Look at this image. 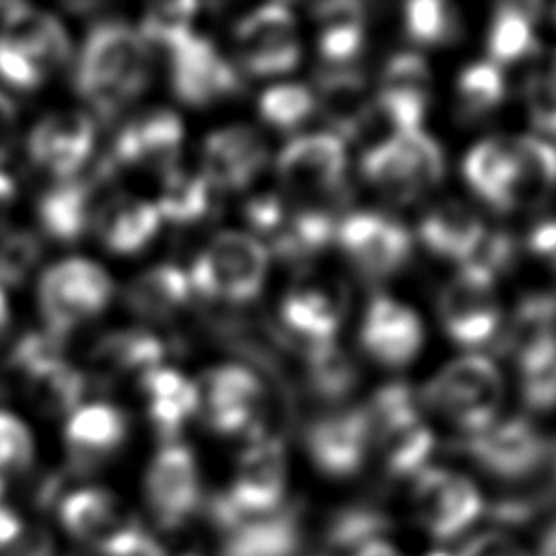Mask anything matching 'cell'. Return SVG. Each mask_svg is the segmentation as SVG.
Listing matches in <instances>:
<instances>
[{"label": "cell", "mask_w": 556, "mask_h": 556, "mask_svg": "<svg viewBox=\"0 0 556 556\" xmlns=\"http://www.w3.org/2000/svg\"><path fill=\"white\" fill-rule=\"evenodd\" d=\"M458 556H530L502 532H482L467 541Z\"/></svg>", "instance_id": "cell-55"}, {"label": "cell", "mask_w": 556, "mask_h": 556, "mask_svg": "<svg viewBox=\"0 0 556 556\" xmlns=\"http://www.w3.org/2000/svg\"><path fill=\"white\" fill-rule=\"evenodd\" d=\"M185 128L172 111H152L128 122L113 146L111 165H132L159 174L176 167L182 148Z\"/></svg>", "instance_id": "cell-19"}, {"label": "cell", "mask_w": 556, "mask_h": 556, "mask_svg": "<svg viewBox=\"0 0 556 556\" xmlns=\"http://www.w3.org/2000/svg\"><path fill=\"white\" fill-rule=\"evenodd\" d=\"M384 526V519L365 508H352L341 513L332 523H330V541L337 545H356V543H367L378 539L380 530Z\"/></svg>", "instance_id": "cell-52"}, {"label": "cell", "mask_w": 556, "mask_h": 556, "mask_svg": "<svg viewBox=\"0 0 556 556\" xmlns=\"http://www.w3.org/2000/svg\"><path fill=\"white\" fill-rule=\"evenodd\" d=\"M348 293L337 280L313 276L298 282L282 300L280 317L285 328L304 345L332 341L343 315Z\"/></svg>", "instance_id": "cell-20"}, {"label": "cell", "mask_w": 556, "mask_h": 556, "mask_svg": "<svg viewBox=\"0 0 556 556\" xmlns=\"http://www.w3.org/2000/svg\"><path fill=\"white\" fill-rule=\"evenodd\" d=\"M7 324H9V304H7V298H4V293L0 289V334L4 332Z\"/></svg>", "instance_id": "cell-63"}, {"label": "cell", "mask_w": 556, "mask_h": 556, "mask_svg": "<svg viewBox=\"0 0 556 556\" xmlns=\"http://www.w3.org/2000/svg\"><path fill=\"white\" fill-rule=\"evenodd\" d=\"M304 363L308 387L324 400H343L356 387V365L334 341L304 345Z\"/></svg>", "instance_id": "cell-40"}, {"label": "cell", "mask_w": 556, "mask_h": 556, "mask_svg": "<svg viewBox=\"0 0 556 556\" xmlns=\"http://www.w3.org/2000/svg\"><path fill=\"white\" fill-rule=\"evenodd\" d=\"M13 195H15V187H13L11 178L0 174V226L4 224V217H7V211L13 202Z\"/></svg>", "instance_id": "cell-60"}, {"label": "cell", "mask_w": 556, "mask_h": 556, "mask_svg": "<svg viewBox=\"0 0 556 556\" xmlns=\"http://www.w3.org/2000/svg\"><path fill=\"white\" fill-rule=\"evenodd\" d=\"M541 9L534 2H502L495 7L486 39L491 63L497 67L510 65L536 50L532 26Z\"/></svg>", "instance_id": "cell-36"}, {"label": "cell", "mask_w": 556, "mask_h": 556, "mask_svg": "<svg viewBox=\"0 0 556 556\" xmlns=\"http://www.w3.org/2000/svg\"><path fill=\"white\" fill-rule=\"evenodd\" d=\"M200 391L202 417L217 434H239L254 430L263 421L265 387L252 369L243 365H222L213 369Z\"/></svg>", "instance_id": "cell-14"}, {"label": "cell", "mask_w": 556, "mask_h": 556, "mask_svg": "<svg viewBox=\"0 0 556 556\" xmlns=\"http://www.w3.org/2000/svg\"><path fill=\"white\" fill-rule=\"evenodd\" d=\"M128 424L111 404H87L72 413L65 426V445L76 469H91L111 458L126 441Z\"/></svg>", "instance_id": "cell-25"}, {"label": "cell", "mask_w": 556, "mask_h": 556, "mask_svg": "<svg viewBox=\"0 0 556 556\" xmlns=\"http://www.w3.org/2000/svg\"><path fill=\"white\" fill-rule=\"evenodd\" d=\"M313 17L319 26V52L328 63L345 65L361 52L365 17L358 2H321L313 7Z\"/></svg>", "instance_id": "cell-35"}, {"label": "cell", "mask_w": 556, "mask_h": 556, "mask_svg": "<svg viewBox=\"0 0 556 556\" xmlns=\"http://www.w3.org/2000/svg\"><path fill=\"white\" fill-rule=\"evenodd\" d=\"M150 78L143 37L124 22H100L83 43L76 65L78 93L104 117L137 98Z\"/></svg>", "instance_id": "cell-1"}, {"label": "cell", "mask_w": 556, "mask_h": 556, "mask_svg": "<svg viewBox=\"0 0 556 556\" xmlns=\"http://www.w3.org/2000/svg\"><path fill=\"white\" fill-rule=\"evenodd\" d=\"M369 447L371 430L363 406L317 417L306 430V452L326 476H352L361 469Z\"/></svg>", "instance_id": "cell-17"}, {"label": "cell", "mask_w": 556, "mask_h": 556, "mask_svg": "<svg viewBox=\"0 0 556 556\" xmlns=\"http://www.w3.org/2000/svg\"><path fill=\"white\" fill-rule=\"evenodd\" d=\"M111 295L109 274L87 258L61 261L39 280V308L48 332L56 337L100 315Z\"/></svg>", "instance_id": "cell-8"}, {"label": "cell", "mask_w": 556, "mask_h": 556, "mask_svg": "<svg viewBox=\"0 0 556 556\" xmlns=\"http://www.w3.org/2000/svg\"><path fill=\"white\" fill-rule=\"evenodd\" d=\"M549 15H552V20H554V24H556V4L549 7Z\"/></svg>", "instance_id": "cell-64"}, {"label": "cell", "mask_w": 556, "mask_h": 556, "mask_svg": "<svg viewBox=\"0 0 556 556\" xmlns=\"http://www.w3.org/2000/svg\"><path fill=\"white\" fill-rule=\"evenodd\" d=\"M148 397V415L161 437L172 439L200 406L198 384L176 369L156 367L141 378Z\"/></svg>", "instance_id": "cell-31"}, {"label": "cell", "mask_w": 556, "mask_h": 556, "mask_svg": "<svg viewBox=\"0 0 556 556\" xmlns=\"http://www.w3.org/2000/svg\"><path fill=\"white\" fill-rule=\"evenodd\" d=\"M93 122L85 113L63 111L43 117L30 132V159L59 180L80 172L93 148Z\"/></svg>", "instance_id": "cell-22"}, {"label": "cell", "mask_w": 556, "mask_h": 556, "mask_svg": "<svg viewBox=\"0 0 556 556\" xmlns=\"http://www.w3.org/2000/svg\"><path fill=\"white\" fill-rule=\"evenodd\" d=\"M463 450L482 469L506 480H521L543 469L552 443L526 417H506L480 432L467 434Z\"/></svg>", "instance_id": "cell-10"}, {"label": "cell", "mask_w": 556, "mask_h": 556, "mask_svg": "<svg viewBox=\"0 0 556 556\" xmlns=\"http://www.w3.org/2000/svg\"><path fill=\"white\" fill-rule=\"evenodd\" d=\"M484 230L480 215L467 204L458 200H443L424 215L419 224V239L432 254L463 265Z\"/></svg>", "instance_id": "cell-29"}, {"label": "cell", "mask_w": 556, "mask_h": 556, "mask_svg": "<svg viewBox=\"0 0 556 556\" xmlns=\"http://www.w3.org/2000/svg\"><path fill=\"white\" fill-rule=\"evenodd\" d=\"M287 489V458L274 437L256 439L239 458L230 489L211 504L213 519L226 530L241 519L282 508Z\"/></svg>", "instance_id": "cell-7"}, {"label": "cell", "mask_w": 556, "mask_h": 556, "mask_svg": "<svg viewBox=\"0 0 556 556\" xmlns=\"http://www.w3.org/2000/svg\"><path fill=\"white\" fill-rule=\"evenodd\" d=\"M24 380L28 384V395L33 404L46 415H61L74 410L85 389L80 371L63 358H54L30 369L28 374H24Z\"/></svg>", "instance_id": "cell-38"}, {"label": "cell", "mask_w": 556, "mask_h": 556, "mask_svg": "<svg viewBox=\"0 0 556 556\" xmlns=\"http://www.w3.org/2000/svg\"><path fill=\"white\" fill-rule=\"evenodd\" d=\"M24 526L26 521L15 510L0 504V552H4L22 534Z\"/></svg>", "instance_id": "cell-58"}, {"label": "cell", "mask_w": 556, "mask_h": 556, "mask_svg": "<svg viewBox=\"0 0 556 556\" xmlns=\"http://www.w3.org/2000/svg\"><path fill=\"white\" fill-rule=\"evenodd\" d=\"M159 224L161 215L154 204L126 195L104 200L93 219L100 241L117 254L143 250L156 235Z\"/></svg>", "instance_id": "cell-28"}, {"label": "cell", "mask_w": 556, "mask_h": 556, "mask_svg": "<svg viewBox=\"0 0 556 556\" xmlns=\"http://www.w3.org/2000/svg\"><path fill=\"white\" fill-rule=\"evenodd\" d=\"M235 35L239 61L250 74H285L300 61L295 20L285 4H265L252 11L239 22Z\"/></svg>", "instance_id": "cell-15"}, {"label": "cell", "mask_w": 556, "mask_h": 556, "mask_svg": "<svg viewBox=\"0 0 556 556\" xmlns=\"http://www.w3.org/2000/svg\"><path fill=\"white\" fill-rule=\"evenodd\" d=\"M395 143L400 146L421 193L437 187L443 180L445 174V161L439 143L428 137L421 128L406 130L395 137Z\"/></svg>", "instance_id": "cell-47"}, {"label": "cell", "mask_w": 556, "mask_h": 556, "mask_svg": "<svg viewBox=\"0 0 556 556\" xmlns=\"http://www.w3.org/2000/svg\"><path fill=\"white\" fill-rule=\"evenodd\" d=\"M313 109L315 93L298 83L274 85L267 91H263L258 100V111L263 119L278 130L298 128L313 113Z\"/></svg>", "instance_id": "cell-45"}, {"label": "cell", "mask_w": 556, "mask_h": 556, "mask_svg": "<svg viewBox=\"0 0 556 556\" xmlns=\"http://www.w3.org/2000/svg\"><path fill=\"white\" fill-rule=\"evenodd\" d=\"M165 345L148 330H122L100 341L96 361L109 376L139 374L141 378L161 367Z\"/></svg>", "instance_id": "cell-37"}, {"label": "cell", "mask_w": 556, "mask_h": 556, "mask_svg": "<svg viewBox=\"0 0 556 556\" xmlns=\"http://www.w3.org/2000/svg\"><path fill=\"white\" fill-rule=\"evenodd\" d=\"M365 408L371 445L393 476H410L426 469L434 447V437L421 417L413 389L404 382L384 384Z\"/></svg>", "instance_id": "cell-4"}, {"label": "cell", "mask_w": 556, "mask_h": 556, "mask_svg": "<svg viewBox=\"0 0 556 556\" xmlns=\"http://www.w3.org/2000/svg\"><path fill=\"white\" fill-rule=\"evenodd\" d=\"M424 343V330L413 308L389 295H374L367 304L361 345L363 350L387 367L408 365Z\"/></svg>", "instance_id": "cell-21"}, {"label": "cell", "mask_w": 556, "mask_h": 556, "mask_svg": "<svg viewBox=\"0 0 556 556\" xmlns=\"http://www.w3.org/2000/svg\"><path fill=\"white\" fill-rule=\"evenodd\" d=\"M0 78L17 89H37L67 61L70 41L56 17L26 4H2Z\"/></svg>", "instance_id": "cell-3"}, {"label": "cell", "mask_w": 556, "mask_h": 556, "mask_svg": "<svg viewBox=\"0 0 556 556\" xmlns=\"http://www.w3.org/2000/svg\"><path fill=\"white\" fill-rule=\"evenodd\" d=\"M361 172L393 204H408L421 195V189L395 139L365 150Z\"/></svg>", "instance_id": "cell-39"}, {"label": "cell", "mask_w": 556, "mask_h": 556, "mask_svg": "<svg viewBox=\"0 0 556 556\" xmlns=\"http://www.w3.org/2000/svg\"><path fill=\"white\" fill-rule=\"evenodd\" d=\"M513 261H515L513 237H508L506 232L484 230V235L480 237V241L476 243L471 254L465 258L463 267L480 269L493 278L497 271L508 269Z\"/></svg>", "instance_id": "cell-50"}, {"label": "cell", "mask_w": 556, "mask_h": 556, "mask_svg": "<svg viewBox=\"0 0 556 556\" xmlns=\"http://www.w3.org/2000/svg\"><path fill=\"white\" fill-rule=\"evenodd\" d=\"M430 70L417 52L393 54L380 76L378 96L397 104L424 109L430 102Z\"/></svg>", "instance_id": "cell-41"}, {"label": "cell", "mask_w": 556, "mask_h": 556, "mask_svg": "<svg viewBox=\"0 0 556 556\" xmlns=\"http://www.w3.org/2000/svg\"><path fill=\"white\" fill-rule=\"evenodd\" d=\"M502 350L519 369L556 356V298H526L502 334Z\"/></svg>", "instance_id": "cell-26"}, {"label": "cell", "mask_w": 556, "mask_h": 556, "mask_svg": "<svg viewBox=\"0 0 556 556\" xmlns=\"http://www.w3.org/2000/svg\"><path fill=\"white\" fill-rule=\"evenodd\" d=\"M15 124H17V113L13 102L0 91V163L9 156L15 139Z\"/></svg>", "instance_id": "cell-56"}, {"label": "cell", "mask_w": 556, "mask_h": 556, "mask_svg": "<svg viewBox=\"0 0 556 556\" xmlns=\"http://www.w3.org/2000/svg\"><path fill=\"white\" fill-rule=\"evenodd\" d=\"M413 502L421 526L434 539L458 536L482 513V495L476 484L441 467H426L417 473Z\"/></svg>", "instance_id": "cell-13"}, {"label": "cell", "mask_w": 556, "mask_h": 556, "mask_svg": "<svg viewBox=\"0 0 556 556\" xmlns=\"http://www.w3.org/2000/svg\"><path fill=\"white\" fill-rule=\"evenodd\" d=\"M439 317L458 345L480 348L491 341L502 319L493 278L480 269L460 267L439 295Z\"/></svg>", "instance_id": "cell-12"}, {"label": "cell", "mask_w": 556, "mask_h": 556, "mask_svg": "<svg viewBox=\"0 0 556 556\" xmlns=\"http://www.w3.org/2000/svg\"><path fill=\"white\" fill-rule=\"evenodd\" d=\"M267 250L245 232L217 235L193 261L189 282L208 300L245 304L265 282Z\"/></svg>", "instance_id": "cell-6"}, {"label": "cell", "mask_w": 556, "mask_h": 556, "mask_svg": "<svg viewBox=\"0 0 556 556\" xmlns=\"http://www.w3.org/2000/svg\"><path fill=\"white\" fill-rule=\"evenodd\" d=\"M334 239L350 263L374 280L400 271L413 252V239L402 224L369 211L345 215L337 226Z\"/></svg>", "instance_id": "cell-11"}, {"label": "cell", "mask_w": 556, "mask_h": 556, "mask_svg": "<svg viewBox=\"0 0 556 556\" xmlns=\"http://www.w3.org/2000/svg\"><path fill=\"white\" fill-rule=\"evenodd\" d=\"M198 4L195 2H172V4H152L141 20L143 41H154L174 50L187 37H191V22Z\"/></svg>", "instance_id": "cell-46"}, {"label": "cell", "mask_w": 556, "mask_h": 556, "mask_svg": "<svg viewBox=\"0 0 556 556\" xmlns=\"http://www.w3.org/2000/svg\"><path fill=\"white\" fill-rule=\"evenodd\" d=\"M174 93L191 106H208L239 89L237 70L202 37H187L169 50Z\"/></svg>", "instance_id": "cell-18"}, {"label": "cell", "mask_w": 556, "mask_h": 556, "mask_svg": "<svg viewBox=\"0 0 556 556\" xmlns=\"http://www.w3.org/2000/svg\"><path fill=\"white\" fill-rule=\"evenodd\" d=\"M143 491L154 521L165 530L180 528L200 504V473L191 450L167 443L152 458Z\"/></svg>", "instance_id": "cell-16"}, {"label": "cell", "mask_w": 556, "mask_h": 556, "mask_svg": "<svg viewBox=\"0 0 556 556\" xmlns=\"http://www.w3.org/2000/svg\"><path fill=\"white\" fill-rule=\"evenodd\" d=\"M111 172L113 165L104 161L93 176H72L48 189L37 204V217L43 230L56 241H76L89 226H93L102 206V202H98V189Z\"/></svg>", "instance_id": "cell-23"}, {"label": "cell", "mask_w": 556, "mask_h": 556, "mask_svg": "<svg viewBox=\"0 0 556 556\" xmlns=\"http://www.w3.org/2000/svg\"><path fill=\"white\" fill-rule=\"evenodd\" d=\"M54 552L52 534L41 526L26 523L22 534L0 556H54Z\"/></svg>", "instance_id": "cell-54"}, {"label": "cell", "mask_w": 556, "mask_h": 556, "mask_svg": "<svg viewBox=\"0 0 556 556\" xmlns=\"http://www.w3.org/2000/svg\"><path fill=\"white\" fill-rule=\"evenodd\" d=\"M191 293L189 276L176 265H156L139 274L126 289V304L139 317L165 321L178 313Z\"/></svg>", "instance_id": "cell-34"}, {"label": "cell", "mask_w": 556, "mask_h": 556, "mask_svg": "<svg viewBox=\"0 0 556 556\" xmlns=\"http://www.w3.org/2000/svg\"><path fill=\"white\" fill-rule=\"evenodd\" d=\"M263 139L245 126H230L208 135L204 143V178L219 189L245 187L265 165Z\"/></svg>", "instance_id": "cell-24"}, {"label": "cell", "mask_w": 556, "mask_h": 556, "mask_svg": "<svg viewBox=\"0 0 556 556\" xmlns=\"http://www.w3.org/2000/svg\"><path fill=\"white\" fill-rule=\"evenodd\" d=\"M345 148L337 135H304L285 146L278 156V178L293 202L339 204L343 187Z\"/></svg>", "instance_id": "cell-9"}, {"label": "cell", "mask_w": 556, "mask_h": 556, "mask_svg": "<svg viewBox=\"0 0 556 556\" xmlns=\"http://www.w3.org/2000/svg\"><path fill=\"white\" fill-rule=\"evenodd\" d=\"M65 532L98 556H163L124 502L106 489L83 486L59 504Z\"/></svg>", "instance_id": "cell-2"}, {"label": "cell", "mask_w": 556, "mask_h": 556, "mask_svg": "<svg viewBox=\"0 0 556 556\" xmlns=\"http://www.w3.org/2000/svg\"><path fill=\"white\" fill-rule=\"evenodd\" d=\"M39 239L30 232H11L0 241V285H20L39 261Z\"/></svg>", "instance_id": "cell-49"}, {"label": "cell", "mask_w": 556, "mask_h": 556, "mask_svg": "<svg viewBox=\"0 0 556 556\" xmlns=\"http://www.w3.org/2000/svg\"><path fill=\"white\" fill-rule=\"evenodd\" d=\"M354 556H402L393 545H389L387 541H380V539H374V541H367L363 543Z\"/></svg>", "instance_id": "cell-59"}, {"label": "cell", "mask_w": 556, "mask_h": 556, "mask_svg": "<svg viewBox=\"0 0 556 556\" xmlns=\"http://www.w3.org/2000/svg\"><path fill=\"white\" fill-rule=\"evenodd\" d=\"M30 460L33 439L28 428L15 415L0 410V497L30 467Z\"/></svg>", "instance_id": "cell-48"}, {"label": "cell", "mask_w": 556, "mask_h": 556, "mask_svg": "<svg viewBox=\"0 0 556 556\" xmlns=\"http://www.w3.org/2000/svg\"><path fill=\"white\" fill-rule=\"evenodd\" d=\"M521 397L534 410H549L556 406V356L519 369Z\"/></svg>", "instance_id": "cell-51"}, {"label": "cell", "mask_w": 556, "mask_h": 556, "mask_svg": "<svg viewBox=\"0 0 556 556\" xmlns=\"http://www.w3.org/2000/svg\"><path fill=\"white\" fill-rule=\"evenodd\" d=\"M159 215L172 224H193L208 208V180L200 172L174 167L163 176V189L159 198Z\"/></svg>", "instance_id": "cell-42"}, {"label": "cell", "mask_w": 556, "mask_h": 556, "mask_svg": "<svg viewBox=\"0 0 556 556\" xmlns=\"http://www.w3.org/2000/svg\"><path fill=\"white\" fill-rule=\"evenodd\" d=\"M530 248L556 265V219L539 224L530 235Z\"/></svg>", "instance_id": "cell-57"}, {"label": "cell", "mask_w": 556, "mask_h": 556, "mask_svg": "<svg viewBox=\"0 0 556 556\" xmlns=\"http://www.w3.org/2000/svg\"><path fill=\"white\" fill-rule=\"evenodd\" d=\"M506 93L502 67L491 61H476L458 74L456 104L463 119H476L495 111Z\"/></svg>", "instance_id": "cell-43"}, {"label": "cell", "mask_w": 556, "mask_h": 556, "mask_svg": "<svg viewBox=\"0 0 556 556\" xmlns=\"http://www.w3.org/2000/svg\"><path fill=\"white\" fill-rule=\"evenodd\" d=\"M300 547V521L289 508L248 517L226 528L219 556H293Z\"/></svg>", "instance_id": "cell-27"}, {"label": "cell", "mask_w": 556, "mask_h": 556, "mask_svg": "<svg viewBox=\"0 0 556 556\" xmlns=\"http://www.w3.org/2000/svg\"><path fill=\"white\" fill-rule=\"evenodd\" d=\"M404 30L421 46H443L458 39L460 17L445 2L413 0L404 7Z\"/></svg>", "instance_id": "cell-44"}, {"label": "cell", "mask_w": 556, "mask_h": 556, "mask_svg": "<svg viewBox=\"0 0 556 556\" xmlns=\"http://www.w3.org/2000/svg\"><path fill=\"white\" fill-rule=\"evenodd\" d=\"M369 102L371 98L367 96V83L358 70L332 65L319 74L315 104L339 139H354Z\"/></svg>", "instance_id": "cell-30"}, {"label": "cell", "mask_w": 556, "mask_h": 556, "mask_svg": "<svg viewBox=\"0 0 556 556\" xmlns=\"http://www.w3.org/2000/svg\"><path fill=\"white\" fill-rule=\"evenodd\" d=\"M539 72H541L543 78L556 89V50L545 59V63L539 67Z\"/></svg>", "instance_id": "cell-61"}, {"label": "cell", "mask_w": 556, "mask_h": 556, "mask_svg": "<svg viewBox=\"0 0 556 556\" xmlns=\"http://www.w3.org/2000/svg\"><path fill=\"white\" fill-rule=\"evenodd\" d=\"M515 159L513 208L543 206L556 189V148L539 137L510 141Z\"/></svg>", "instance_id": "cell-33"}, {"label": "cell", "mask_w": 556, "mask_h": 556, "mask_svg": "<svg viewBox=\"0 0 556 556\" xmlns=\"http://www.w3.org/2000/svg\"><path fill=\"white\" fill-rule=\"evenodd\" d=\"M541 556H556V526H552L549 532L545 534L541 545Z\"/></svg>", "instance_id": "cell-62"}, {"label": "cell", "mask_w": 556, "mask_h": 556, "mask_svg": "<svg viewBox=\"0 0 556 556\" xmlns=\"http://www.w3.org/2000/svg\"><path fill=\"white\" fill-rule=\"evenodd\" d=\"M421 400L473 434L495 421L502 402V376L484 356H460L428 380Z\"/></svg>", "instance_id": "cell-5"}, {"label": "cell", "mask_w": 556, "mask_h": 556, "mask_svg": "<svg viewBox=\"0 0 556 556\" xmlns=\"http://www.w3.org/2000/svg\"><path fill=\"white\" fill-rule=\"evenodd\" d=\"M463 174L469 187L493 208H513L515 159L510 141L484 139L473 146L463 163Z\"/></svg>", "instance_id": "cell-32"}, {"label": "cell", "mask_w": 556, "mask_h": 556, "mask_svg": "<svg viewBox=\"0 0 556 556\" xmlns=\"http://www.w3.org/2000/svg\"><path fill=\"white\" fill-rule=\"evenodd\" d=\"M523 96L532 124L541 132L556 137V89L543 78L539 67L526 78Z\"/></svg>", "instance_id": "cell-53"}]
</instances>
